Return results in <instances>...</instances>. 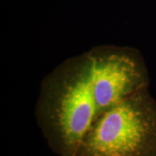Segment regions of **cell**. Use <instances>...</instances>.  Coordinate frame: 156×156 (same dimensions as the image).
<instances>
[{
  "instance_id": "obj_1",
  "label": "cell",
  "mask_w": 156,
  "mask_h": 156,
  "mask_svg": "<svg viewBox=\"0 0 156 156\" xmlns=\"http://www.w3.org/2000/svg\"><path fill=\"white\" fill-rule=\"evenodd\" d=\"M35 114L52 152L58 156L75 155L84 136L101 115L89 50L62 62L44 76Z\"/></svg>"
},
{
  "instance_id": "obj_2",
  "label": "cell",
  "mask_w": 156,
  "mask_h": 156,
  "mask_svg": "<svg viewBox=\"0 0 156 156\" xmlns=\"http://www.w3.org/2000/svg\"><path fill=\"white\" fill-rule=\"evenodd\" d=\"M74 156H156V101L149 89L102 114Z\"/></svg>"
},
{
  "instance_id": "obj_3",
  "label": "cell",
  "mask_w": 156,
  "mask_h": 156,
  "mask_svg": "<svg viewBox=\"0 0 156 156\" xmlns=\"http://www.w3.org/2000/svg\"><path fill=\"white\" fill-rule=\"evenodd\" d=\"M95 75L96 99L101 115L131 95L149 89V74L137 49L100 45L89 50Z\"/></svg>"
}]
</instances>
